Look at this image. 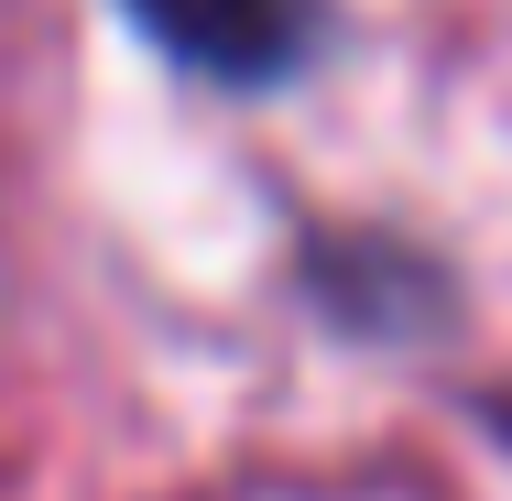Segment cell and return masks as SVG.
<instances>
[{
  "label": "cell",
  "instance_id": "1",
  "mask_svg": "<svg viewBox=\"0 0 512 501\" xmlns=\"http://www.w3.org/2000/svg\"><path fill=\"white\" fill-rule=\"evenodd\" d=\"M164 55L207 77H284L316 33V0H131Z\"/></svg>",
  "mask_w": 512,
  "mask_h": 501
}]
</instances>
